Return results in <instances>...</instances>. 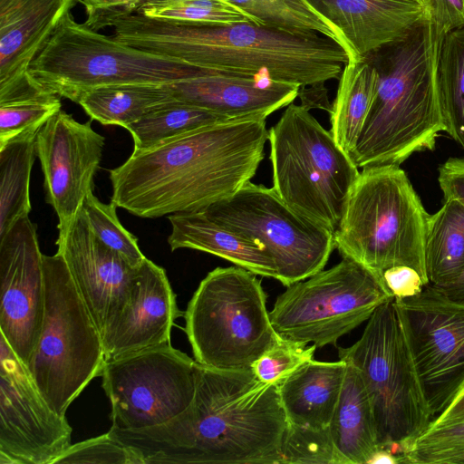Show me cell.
Returning <instances> with one entry per match:
<instances>
[{"mask_svg":"<svg viewBox=\"0 0 464 464\" xmlns=\"http://www.w3.org/2000/svg\"><path fill=\"white\" fill-rule=\"evenodd\" d=\"M287 424L277 383L260 381L251 369L198 364L185 411L156 427L109 431L141 464H280Z\"/></svg>","mask_w":464,"mask_h":464,"instance_id":"1","label":"cell"},{"mask_svg":"<svg viewBox=\"0 0 464 464\" xmlns=\"http://www.w3.org/2000/svg\"><path fill=\"white\" fill-rule=\"evenodd\" d=\"M266 118L229 119L133 150L110 169L117 208L142 218L201 211L251 181L268 140Z\"/></svg>","mask_w":464,"mask_h":464,"instance_id":"2","label":"cell"},{"mask_svg":"<svg viewBox=\"0 0 464 464\" xmlns=\"http://www.w3.org/2000/svg\"><path fill=\"white\" fill-rule=\"evenodd\" d=\"M107 26L114 39L142 51L201 68L300 86L339 79L350 60L326 36L296 34L253 22L196 23L130 13L108 20Z\"/></svg>","mask_w":464,"mask_h":464,"instance_id":"3","label":"cell"},{"mask_svg":"<svg viewBox=\"0 0 464 464\" xmlns=\"http://www.w3.org/2000/svg\"><path fill=\"white\" fill-rule=\"evenodd\" d=\"M444 36L428 13L402 38L364 57L375 67L378 84L351 154L358 168L400 165L435 147L445 131L438 81Z\"/></svg>","mask_w":464,"mask_h":464,"instance_id":"4","label":"cell"},{"mask_svg":"<svg viewBox=\"0 0 464 464\" xmlns=\"http://www.w3.org/2000/svg\"><path fill=\"white\" fill-rule=\"evenodd\" d=\"M429 217L400 165L365 167L334 233V247L384 285L383 271L395 266L414 268L430 285L424 256Z\"/></svg>","mask_w":464,"mask_h":464,"instance_id":"5","label":"cell"},{"mask_svg":"<svg viewBox=\"0 0 464 464\" xmlns=\"http://www.w3.org/2000/svg\"><path fill=\"white\" fill-rule=\"evenodd\" d=\"M338 356L362 378L380 447L402 457L433 417L394 298L377 307L355 343L338 347Z\"/></svg>","mask_w":464,"mask_h":464,"instance_id":"6","label":"cell"},{"mask_svg":"<svg viewBox=\"0 0 464 464\" xmlns=\"http://www.w3.org/2000/svg\"><path fill=\"white\" fill-rule=\"evenodd\" d=\"M205 70L121 43L77 23L68 12L28 72L42 90L76 102L82 93L95 88L169 84Z\"/></svg>","mask_w":464,"mask_h":464,"instance_id":"7","label":"cell"},{"mask_svg":"<svg viewBox=\"0 0 464 464\" xmlns=\"http://www.w3.org/2000/svg\"><path fill=\"white\" fill-rule=\"evenodd\" d=\"M195 361L220 371H246L281 336L266 308L256 275L240 266L217 267L199 283L184 314Z\"/></svg>","mask_w":464,"mask_h":464,"instance_id":"8","label":"cell"},{"mask_svg":"<svg viewBox=\"0 0 464 464\" xmlns=\"http://www.w3.org/2000/svg\"><path fill=\"white\" fill-rule=\"evenodd\" d=\"M273 188L295 211L337 229L360 171L303 105L290 103L268 130Z\"/></svg>","mask_w":464,"mask_h":464,"instance_id":"9","label":"cell"},{"mask_svg":"<svg viewBox=\"0 0 464 464\" xmlns=\"http://www.w3.org/2000/svg\"><path fill=\"white\" fill-rule=\"evenodd\" d=\"M44 323L25 367L51 409L65 416L89 382L101 376L105 356L101 333L58 252L44 255Z\"/></svg>","mask_w":464,"mask_h":464,"instance_id":"10","label":"cell"},{"mask_svg":"<svg viewBox=\"0 0 464 464\" xmlns=\"http://www.w3.org/2000/svg\"><path fill=\"white\" fill-rule=\"evenodd\" d=\"M394 298L366 267L343 257L327 270L287 286L273 309L270 320L284 339L317 348L337 341L363 322L382 304Z\"/></svg>","mask_w":464,"mask_h":464,"instance_id":"11","label":"cell"},{"mask_svg":"<svg viewBox=\"0 0 464 464\" xmlns=\"http://www.w3.org/2000/svg\"><path fill=\"white\" fill-rule=\"evenodd\" d=\"M201 211L262 246L286 287L323 270L335 248L332 231L295 211L273 188L251 181Z\"/></svg>","mask_w":464,"mask_h":464,"instance_id":"12","label":"cell"},{"mask_svg":"<svg viewBox=\"0 0 464 464\" xmlns=\"http://www.w3.org/2000/svg\"><path fill=\"white\" fill-rule=\"evenodd\" d=\"M198 365L170 343L105 361L101 376L111 428H152L185 411L196 393Z\"/></svg>","mask_w":464,"mask_h":464,"instance_id":"13","label":"cell"},{"mask_svg":"<svg viewBox=\"0 0 464 464\" xmlns=\"http://www.w3.org/2000/svg\"><path fill=\"white\" fill-rule=\"evenodd\" d=\"M394 302L434 420L464 393V302L431 285Z\"/></svg>","mask_w":464,"mask_h":464,"instance_id":"14","label":"cell"},{"mask_svg":"<svg viewBox=\"0 0 464 464\" xmlns=\"http://www.w3.org/2000/svg\"><path fill=\"white\" fill-rule=\"evenodd\" d=\"M72 432L1 335L0 464H54L72 445Z\"/></svg>","mask_w":464,"mask_h":464,"instance_id":"15","label":"cell"},{"mask_svg":"<svg viewBox=\"0 0 464 464\" xmlns=\"http://www.w3.org/2000/svg\"><path fill=\"white\" fill-rule=\"evenodd\" d=\"M61 110L37 131L35 150L44 174L45 200L58 218V237L68 231L86 196L102 158L105 138Z\"/></svg>","mask_w":464,"mask_h":464,"instance_id":"16","label":"cell"},{"mask_svg":"<svg viewBox=\"0 0 464 464\" xmlns=\"http://www.w3.org/2000/svg\"><path fill=\"white\" fill-rule=\"evenodd\" d=\"M0 334L26 366L44 317V254L37 225L19 218L0 237Z\"/></svg>","mask_w":464,"mask_h":464,"instance_id":"17","label":"cell"},{"mask_svg":"<svg viewBox=\"0 0 464 464\" xmlns=\"http://www.w3.org/2000/svg\"><path fill=\"white\" fill-rule=\"evenodd\" d=\"M55 244L102 335L125 304L139 267L131 266L92 233L82 209Z\"/></svg>","mask_w":464,"mask_h":464,"instance_id":"18","label":"cell"},{"mask_svg":"<svg viewBox=\"0 0 464 464\" xmlns=\"http://www.w3.org/2000/svg\"><path fill=\"white\" fill-rule=\"evenodd\" d=\"M79 0H0V102L42 92L29 66Z\"/></svg>","mask_w":464,"mask_h":464,"instance_id":"19","label":"cell"},{"mask_svg":"<svg viewBox=\"0 0 464 464\" xmlns=\"http://www.w3.org/2000/svg\"><path fill=\"white\" fill-rule=\"evenodd\" d=\"M180 315L165 270L146 257L125 304L102 333L105 361L170 343Z\"/></svg>","mask_w":464,"mask_h":464,"instance_id":"20","label":"cell"},{"mask_svg":"<svg viewBox=\"0 0 464 464\" xmlns=\"http://www.w3.org/2000/svg\"><path fill=\"white\" fill-rule=\"evenodd\" d=\"M173 97L228 119L266 118L298 97L300 85L206 69L169 84Z\"/></svg>","mask_w":464,"mask_h":464,"instance_id":"21","label":"cell"},{"mask_svg":"<svg viewBox=\"0 0 464 464\" xmlns=\"http://www.w3.org/2000/svg\"><path fill=\"white\" fill-rule=\"evenodd\" d=\"M342 34L352 60L406 35L428 14L425 5L392 0H305Z\"/></svg>","mask_w":464,"mask_h":464,"instance_id":"22","label":"cell"},{"mask_svg":"<svg viewBox=\"0 0 464 464\" xmlns=\"http://www.w3.org/2000/svg\"><path fill=\"white\" fill-rule=\"evenodd\" d=\"M171 251L190 248L206 252L256 276L276 279L271 256L254 240L206 216L202 211L169 215Z\"/></svg>","mask_w":464,"mask_h":464,"instance_id":"23","label":"cell"},{"mask_svg":"<svg viewBox=\"0 0 464 464\" xmlns=\"http://www.w3.org/2000/svg\"><path fill=\"white\" fill-rule=\"evenodd\" d=\"M347 364L310 360L277 383L289 423L328 428L337 406Z\"/></svg>","mask_w":464,"mask_h":464,"instance_id":"24","label":"cell"},{"mask_svg":"<svg viewBox=\"0 0 464 464\" xmlns=\"http://www.w3.org/2000/svg\"><path fill=\"white\" fill-rule=\"evenodd\" d=\"M340 398L329 425L334 443L347 464H367L381 447L373 407L359 371L346 362Z\"/></svg>","mask_w":464,"mask_h":464,"instance_id":"25","label":"cell"},{"mask_svg":"<svg viewBox=\"0 0 464 464\" xmlns=\"http://www.w3.org/2000/svg\"><path fill=\"white\" fill-rule=\"evenodd\" d=\"M377 84V71L365 58L348 62L339 77L337 92L330 111V131L350 157L372 104Z\"/></svg>","mask_w":464,"mask_h":464,"instance_id":"26","label":"cell"},{"mask_svg":"<svg viewBox=\"0 0 464 464\" xmlns=\"http://www.w3.org/2000/svg\"><path fill=\"white\" fill-rule=\"evenodd\" d=\"M424 256L430 285L444 288L459 277L464 269V204L459 199H444L430 215Z\"/></svg>","mask_w":464,"mask_h":464,"instance_id":"27","label":"cell"},{"mask_svg":"<svg viewBox=\"0 0 464 464\" xmlns=\"http://www.w3.org/2000/svg\"><path fill=\"white\" fill-rule=\"evenodd\" d=\"M173 100L169 84L127 83L90 90L82 93L76 103L101 124L126 128Z\"/></svg>","mask_w":464,"mask_h":464,"instance_id":"28","label":"cell"},{"mask_svg":"<svg viewBox=\"0 0 464 464\" xmlns=\"http://www.w3.org/2000/svg\"><path fill=\"white\" fill-rule=\"evenodd\" d=\"M36 134L16 138L0 148V237L31 212L30 179Z\"/></svg>","mask_w":464,"mask_h":464,"instance_id":"29","label":"cell"},{"mask_svg":"<svg viewBox=\"0 0 464 464\" xmlns=\"http://www.w3.org/2000/svg\"><path fill=\"white\" fill-rule=\"evenodd\" d=\"M258 24L277 30L302 34L324 35L339 44L352 54L339 31L318 14L305 0H227Z\"/></svg>","mask_w":464,"mask_h":464,"instance_id":"30","label":"cell"},{"mask_svg":"<svg viewBox=\"0 0 464 464\" xmlns=\"http://www.w3.org/2000/svg\"><path fill=\"white\" fill-rule=\"evenodd\" d=\"M228 118L173 100L142 116L125 129L130 133L133 150H142L166 140Z\"/></svg>","mask_w":464,"mask_h":464,"instance_id":"31","label":"cell"},{"mask_svg":"<svg viewBox=\"0 0 464 464\" xmlns=\"http://www.w3.org/2000/svg\"><path fill=\"white\" fill-rule=\"evenodd\" d=\"M438 81L445 131L464 149V26L442 40Z\"/></svg>","mask_w":464,"mask_h":464,"instance_id":"32","label":"cell"},{"mask_svg":"<svg viewBox=\"0 0 464 464\" xmlns=\"http://www.w3.org/2000/svg\"><path fill=\"white\" fill-rule=\"evenodd\" d=\"M135 13L150 18L196 23L258 24L227 0H146Z\"/></svg>","mask_w":464,"mask_h":464,"instance_id":"33","label":"cell"},{"mask_svg":"<svg viewBox=\"0 0 464 464\" xmlns=\"http://www.w3.org/2000/svg\"><path fill=\"white\" fill-rule=\"evenodd\" d=\"M62 110L61 97L45 91L0 102V148L40 128Z\"/></svg>","mask_w":464,"mask_h":464,"instance_id":"34","label":"cell"},{"mask_svg":"<svg viewBox=\"0 0 464 464\" xmlns=\"http://www.w3.org/2000/svg\"><path fill=\"white\" fill-rule=\"evenodd\" d=\"M116 208L114 203H102L91 191L81 209L92 233L131 266L138 268L146 256L140 251L137 237L120 222Z\"/></svg>","mask_w":464,"mask_h":464,"instance_id":"35","label":"cell"},{"mask_svg":"<svg viewBox=\"0 0 464 464\" xmlns=\"http://www.w3.org/2000/svg\"><path fill=\"white\" fill-rule=\"evenodd\" d=\"M347 464L338 452L328 428L287 424L281 446L280 464Z\"/></svg>","mask_w":464,"mask_h":464,"instance_id":"36","label":"cell"},{"mask_svg":"<svg viewBox=\"0 0 464 464\" xmlns=\"http://www.w3.org/2000/svg\"><path fill=\"white\" fill-rule=\"evenodd\" d=\"M281 339L252 365L251 370L262 382L278 383L303 363L313 359L315 344Z\"/></svg>","mask_w":464,"mask_h":464,"instance_id":"37","label":"cell"},{"mask_svg":"<svg viewBox=\"0 0 464 464\" xmlns=\"http://www.w3.org/2000/svg\"><path fill=\"white\" fill-rule=\"evenodd\" d=\"M141 464L140 459L110 431L75 444L58 458L54 464Z\"/></svg>","mask_w":464,"mask_h":464,"instance_id":"38","label":"cell"},{"mask_svg":"<svg viewBox=\"0 0 464 464\" xmlns=\"http://www.w3.org/2000/svg\"><path fill=\"white\" fill-rule=\"evenodd\" d=\"M464 450V420L430 427L402 454L403 463H414L429 454Z\"/></svg>","mask_w":464,"mask_h":464,"instance_id":"39","label":"cell"},{"mask_svg":"<svg viewBox=\"0 0 464 464\" xmlns=\"http://www.w3.org/2000/svg\"><path fill=\"white\" fill-rule=\"evenodd\" d=\"M84 6L88 18L85 24L99 31L105 23L118 15L135 13L146 0H79Z\"/></svg>","mask_w":464,"mask_h":464,"instance_id":"40","label":"cell"},{"mask_svg":"<svg viewBox=\"0 0 464 464\" xmlns=\"http://www.w3.org/2000/svg\"><path fill=\"white\" fill-rule=\"evenodd\" d=\"M382 279L396 299L417 295L428 285L417 270L407 266L387 268L383 271Z\"/></svg>","mask_w":464,"mask_h":464,"instance_id":"41","label":"cell"},{"mask_svg":"<svg viewBox=\"0 0 464 464\" xmlns=\"http://www.w3.org/2000/svg\"><path fill=\"white\" fill-rule=\"evenodd\" d=\"M430 20L446 35L464 26V0H424Z\"/></svg>","mask_w":464,"mask_h":464,"instance_id":"42","label":"cell"},{"mask_svg":"<svg viewBox=\"0 0 464 464\" xmlns=\"http://www.w3.org/2000/svg\"><path fill=\"white\" fill-rule=\"evenodd\" d=\"M438 180L444 199L456 198L464 204V159L446 160L439 168Z\"/></svg>","mask_w":464,"mask_h":464,"instance_id":"43","label":"cell"},{"mask_svg":"<svg viewBox=\"0 0 464 464\" xmlns=\"http://www.w3.org/2000/svg\"><path fill=\"white\" fill-rule=\"evenodd\" d=\"M298 96L302 102L301 105L309 111L310 109L317 108L323 109L330 113L332 110L324 83L301 86Z\"/></svg>","mask_w":464,"mask_h":464,"instance_id":"44","label":"cell"},{"mask_svg":"<svg viewBox=\"0 0 464 464\" xmlns=\"http://www.w3.org/2000/svg\"><path fill=\"white\" fill-rule=\"evenodd\" d=\"M464 420V393L454 400L451 404L431 422V426H440Z\"/></svg>","mask_w":464,"mask_h":464,"instance_id":"45","label":"cell"},{"mask_svg":"<svg viewBox=\"0 0 464 464\" xmlns=\"http://www.w3.org/2000/svg\"><path fill=\"white\" fill-rule=\"evenodd\" d=\"M398 464L403 463L401 455L394 454L390 450L380 448L368 460L367 464Z\"/></svg>","mask_w":464,"mask_h":464,"instance_id":"46","label":"cell"},{"mask_svg":"<svg viewBox=\"0 0 464 464\" xmlns=\"http://www.w3.org/2000/svg\"><path fill=\"white\" fill-rule=\"evenodd\" d=\"M439 289H440L449 297L457 301L464 302V269L459 277L452 285Z\"/></svg>","mask_w":464,"mask_h":464,"instance_id":"47","label":"cell"},{"mask_svg":"<svg viewBox=\"0 0 464 464\" xmlns=\"http://www.w3.org/2000/svg\"><path fill=\"white\" fill-rule=\"evenodd\" d=\"M392 1L425 5V1L424 0H392Z\"/></svg>","mask_w":464,"mask_h":464,"instance_id":"48","label":"cell"}]
</instances>
